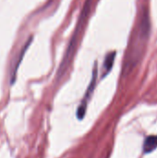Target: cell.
<instances>
[{
	"instance_id": "277c9868",
	"label": "cell",
	"mask_w": 157,
	"mask_h": 158,
	"mask_svg": "<svg viewBox=\"0 0 157 158\" xmlns=\"http://www.w3.org/2000/svg\"><path fill=\"white\" fill-rule=\"evenodd\" d=\"M31 40H32V38L31 37V38L29 39V41L25 44V45L23 46V48L21 49V51H20V53H19V58H18L17 63L15 64V67H14L13 72H12V74H11V80H10L11 84H13V83H14V81H15V80H16V75H17L18 69H19V64H20V63H21V61H22V58H23V56H24V55H25V53H26L27 49L29 48V46H30V44H31Z\"/></svg>"
},
{
	"instance_id": "5b68a950",
	"label": "cell",
	"mask_w": 157,
	"mask_h": 158,
	"mask_svg": "<svg viewBox=\"0 0 157 158\" xmlns=\"http://www.w3.org/2000/svg\"><path fill=\"white\" fill-rule=\"evenodd\" d=\"M157 148V136H148L143 143V152L144 154H150Z\"/></svg>"
},
{
	"instance_id": "6da1fadb",
	"label": "cell",
	"mask_w": 157,
	"mask_h": 158,
	"mask_svg": "<svg viewBox=\"0 0 157 158\" xmlns=\"http://www.w3.org/2000/svg\"><path fill=\"white\" fill-rule=\"evenodd\" d=\"M151 32V22L147 9H144L139 17L138 22L134 28L129 47L126 52L123 70L129 72L135 68L143 58L147 44L150 38Z\"/></svg>"
},
{
	"instance_id": "8992f818",
	"label": "cell",
	"mask_w": 157,
	"mask_h": 158,
	"mask_svg": "<svg viewBox=\"0 0 157 158\" xmlns=\"http://www.w3.org/2000/svg\"><path fill=\"white\" fill-rule=\"evenodd\" d=\"M86 110H87V102L82 101L77 109V117L79 119H82L84 118V116L86 114Z\"/></svg>"
},
{
	"instance_id": "7a4b0ae2",
	"label": "cell",
	"mask_w": 157,
	"mask_h": 158,
	"mask_svg": "<svg viewBox=\"0 0 157 158\" xmlns=\"http://www.w3.org/2000/svg\"><path fill=\"white\" fill-rule=\"evenodd\" d=\"M92 4H93V0H86L84 5H83V7H82L80 19L78 20V23L76 25L74 33L72 34V37H71V39H70V41L68 43V48H67L65 56L63 57V60H62V62H61V64L59 66V69H58V72H57L58 77H61L65 73V71L68 69V66L69 65L70 61L72 60V57L74 56V52H75V49H76V45H77V43H78V39H79V36H80V32L82 30V26H83V24L85 23V21L87 19V17H88L89 12L91 10V7H92Z\"/></svg>"
},
{
	"instance_id": "3957f363",
	"label": "cell",
	"mask_w": 157,
	"mask_h": 158,
	"mask_svg": "<svg viewBox=\"0 0 157 158\" xmlns=\"http://www.w3.org/2000/svg\"><path fill=\"white\" fill-rule=\"evenodd\" d=\"M115 59H116V52H109L108 54H106L103 64V78L111 71Z\"/></svg>"
}]
</instances>
